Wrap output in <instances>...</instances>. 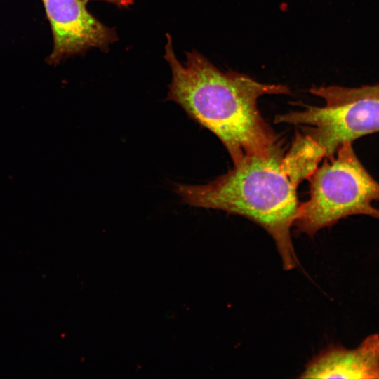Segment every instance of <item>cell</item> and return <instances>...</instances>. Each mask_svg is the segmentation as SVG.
<instances>
[{
	"instance_id": "7",
	"label": "cell",
	"mask_w": 379,
	"mask_h": 379,
	"mask_svg": "<svg viewBox=\"0 0 379 379\" xmlns=\"http://www.w3.org/2000/svg\"><path fill=\"white\" fill-rule=\"evenodd\" d=\"M336 97L341 100H353L361 98H379V84L350 88L337 86Z\"/></svg>"
},
{
	"instance_id": "2",
	"label": "cell",
	"mask_w": 379,
	"mask_h": 379,
	"mask_svg": "<svg viewBox=\"0 0 379 379\" xmlns=\"http://www.w3.org/2000/svg\"><path fill=\"white\" fill-rule=\"evenodd\" d=\"M282 147L267 156L247 157L225 174L204 185L175 184V192L190 206L212 208L245 217L272 238L283 268L299 261L291 228L301 203L299 184L283 163Z\"/></svg>"
},
{
	"instance_id": "6",
	"label": "cell",
	"mask_w": 379,
	"mask_h": 379,
	"mask_svg": "<svg viewBox=\"0 0 379 379\" xmlns=\"http://www.w3.org/2000/svg\"><path fill=\"white\" fill-rule=\"evenodd\" d=\"M302 378H379V334L369 335L354 349L330 346L314 357Z\"/></svg>"
},
{
	"instance_id": "3",
	"label": "cell",
	"mask_w": 379,
	"mask_h": 379,
	"mask_svg": "<svg viewBox=\"0 0 379 379\" xmlns=\"http://www.w3.org/2000/svg\"><path fill=\"white\" fill-rule=\"evenodd\" d=\"M310 198L301 203L293 227L296 232L314 236L323 228L353 215L379 219V182L357 157L352 142L343 144L307 178Z\"/></svg>"
},
{
	"instance_id": "4",
	"label": "cell",
	"mask_w": 379,
	"mask_h": 379,
	"mask_svg": "<svg viewBox=\"0 0 379 379\" xmlns=\"http://www.w3.org/2000/svg\"><path fill=\"white\" fill-rule=\"evenodd\" d=\"M324 100V106L305 105L302 110L274 118L277 124L309 126L303 133H296L286 153L288 162L304 178L343 144L379 131V98Z\"/></svg>"
},
{
	"instance_id": "8",
	"label": "cell",
	"mask_w": 379,
	"mask_h": 379,
	"mask_svg": "<svg viewBox=\"0 0 379 379\" xmlns=\"http://www.w3.org/2000/svg\"><path fill=\"white\" fill-rule=\"evenodd\" d=\"M85 1H88V0H85ZM98 1H107L108 3L114 4L119 7H128L134 2V0H98Z\"/></svg>"
},
{
	"instance_id": "5",
	"label": "cell",
	"mask_w": 379,
	"mask_h": 379,
	"mask_svg": "<svg viewBox=\"0 0 379 379\" xmlns=\"http://www.w3.org/2000/svg\"><path fill=\"white\" fill-rule=\"evenodd\" d=\"M41 1L53 39V48L48 58L49 64L58 65L64 59L92 48L106 52L117 41L115 30L88 11L86 1Z\"/></svg>"
},
{
	"instance_id": "1",
	"label": "cell",
	"mask_w": 379,
	"mask_h": 379,
	"mask_svg": "<svg viewBox=\"0 0 379 379\" xmlns=\"http://www.w3.org/2000/svg\"><path fill=\"white\" fill-rule=\"evenodd\" d=\"M164 57L172 74L167 100L215 134L234 166L247 157L267 156L281 147L279 138L261 115L258 101L265 95L290 94L288 86L261 83L232 70L222 72L196 50L187 52L182 63L168 33Z\"/></svg>"
}]
</instances>
